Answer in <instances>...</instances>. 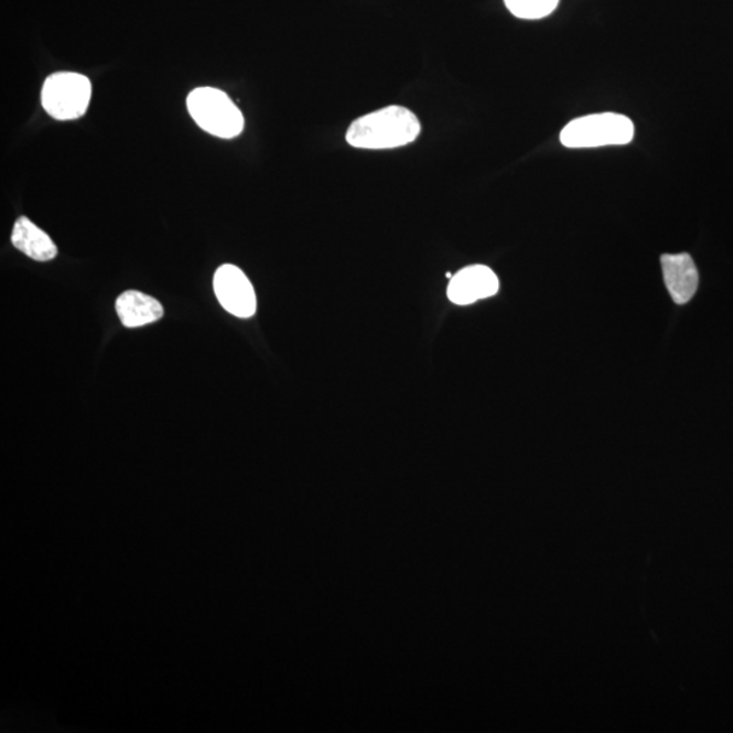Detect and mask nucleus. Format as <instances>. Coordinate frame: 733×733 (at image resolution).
Listing matches in <instances>:
<instances>
[{"mask_svg": "<svg viewBox=\"0 0 733 733\" xmlns=\"http://www.w3.org/2000/svg\"><path fill=\"white\" fill-rule=\"evenodd\" d=\"M420 132V121L412 110L391 105L352 122L347 142L355 149L390 150L413 143Z\"/></svg>", "mask_w": 733, "mask_h": 733, "instance_id": "nucleus-1", "label": "nucleus"}, {"mask_svg": "<svg viewBox=\"0 0 733 733\" xmlns=\"http://www.w3.org/2000/svg\"><path fill=\"white\" fill-rule=\"evenodd\" d=\"M635 126L629 117L619 114H597L579 117L562 129L560 142L568 149L629 144Z\"/></svg>", "mask_w": 733, "mask_h": 733, "instance_id": "nucleus-2", "label": "nucleus"}, {"mask_svg": "<svg viewBox=\"0 0 733 733\" xmlns=\"http://www.w3.org/2000/svg\"><path fill=\"white\" fill-rule=\"evenodd\" d=\"M186 105L196 125L213 137L233 139L244 131L242 111L222 90L198 87L187 96Z\"/></svg>", "mask_w": 733, "mask_h": 733, "instance_id": "nucleus-3", "label": "nucleus"}, {"mask_svg": "<svg viewBox=\"0 0 733 733\" xmlns=\"http://www.w3.org/2000/svg\"><path fill=\"white\" fill-rule=\"evenodd\" d=\"M91 82L76 73H55L46 78L41 93V104L46 114L56 120L79 119L89 108Z\"/></svg>", "mask_w": 733, "mask_h": 733, "instance_id": "nucleus-4", "label": "nucleus"}, {"mask_svg": "<svg viewBox=\"0 0 733 733\" xmlns=\"http://www.w3.org/2000/svg\"><path fill=\"white\" fill-rule=\"evenodd\" d=\"M215 295L222 308L238 319H250L256 314L257 298L254 285L239 268L226 263L215 273Z\"/></svg>", "mask_w": 733, "mask_h": 733, "instance_id": "nucleus-5", "label": "nucleus"}, {"mask_svg": "<svg viewBox=\"0 0 733 733\" xmlns=\"http://www.w3.org/2000/svg\"><path fill=\"white\" fill-rule=\"evenodd\" d=\"M500 289L498 278L491 268L485 266H472L461 269L450 280L448 297L451 302L459 306H466L496 295Z\"/></svg>", "mask_w": 733, "mask_h": 733, "instance_id": "nucleus-6", "label": "nucleus"}, {"mask_svg": "<svg viewBox=\"0 0 733 733\" xmlns=\"http://www.w3.org/2000/svg\"><path fill=\"white\" fill-rule=\"evenodd\" d=\"M666 287L677 304H686L698 290V271L693 258L688 254L665 255L660 258Z\"/></svg>", "mask_w": 733, "mask_h": 733, "instance_id": "nucleus-7", "label": "nucleus"}, {"mask_svg": "<svg viewBox=\"0 0 733 733\" xmlns=\"http://www.w3.org/2000/svg\"><path fill=\"white\" fill-rule=\"evenodd\" d=\"M117 314L126 327H139L160 321L163 316L161 302L139 291H126L117 298Z\"/></svg>", "mask_w": 733, "mask_h": 733, "instance_id": "nucleus-8", "label": "nucleus"}, {"mask_svg": "<svg viewBox=\"0 0 733 733\" xmlns=\"http://www.w3.org/2000/svg\"><path fill=\"white\" fill-rule=\"evenodd\" d=\"M11 242L32 260L51 261L57 255L54 240L26 216L17 219L13 234H11Z\"/></svg>", "mask_w": 733, "mask_h": 733, "instance_id": "nucleus-9", "label": "nucleus"}, {"mask_svg": "<svg viewBox=\"0 0 733 733\" xmlns=\"http://www.w3.org/2000/svg\"><path fill=\"white\" fill-rule=\"evenodd\" d=\"M560 0H504L507 9L521 20H541L550 15Z\"/></svg>", "mask_w": 733, "mask_h": 733, "instance_id": "nucleus-10", "label": "nucleus"}]
</instances>
